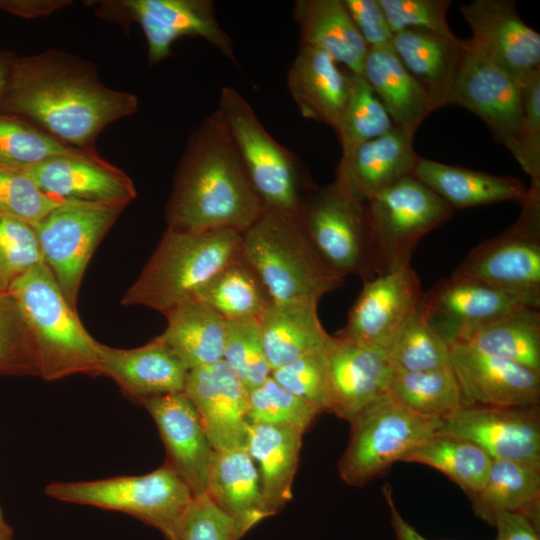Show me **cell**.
I'll use <instances>...</instances> for the list:
<instances>
[{
  "mask_svg": "<svg viewBox=\"0 0 540 540\" xmlns=\"http://www.w3.org/2000/svg\"><path fill=\"white\" fill-rule=\"evenodd\" d=\"M137 108L138 98L104 85L91 62L56 49L13 58L0 103V112L85 151H96L99 134Z\"/></svg>",
  "mask_w": 540,
  "mask_h": 540,
  "instance_id": "cell-1",
  "label": "cell"
},
{
  "mask_svg": "<svg viewBox=\"0 0 540 540\" xmlns=\"http://www.w3.org/2000/svg\"><path fill=\"white\" fill-rule=\"evenodd\" d=\"M263 210L219 111L191 133L165 209L167 229H231L241 234Z\"/></svg>",
  "mask_w": 540,
  "mask_h": 540,
  "instance_id": "cell-2",
  "label": "cell"
},
{
  "mask_svg": "<svg viewBox=\"0 0 540 540\" xmlns=\"http://www.w3.org/2000/svg\"><path fill=\"white\" fill-rule=\"evenodd\" d=\"M8 292L33 335L39 376L54 381L75 374L101 375V343L85 329L44 262L17 278Z\"/></svg>",
  "mask_w": 540,
  "mask_h": 540,
  "instance_id": "cell-3",
  "label": "cell"
},
{
  "mask_svg": "<svg viewBox=\"0 0 540 540\" xmlns=\"http://www.w3.org/2000/svg\"><path fill=\"white\" fill-rule=\"evenodd\" d=\"M242 234L231 229L165 230L121 304L163 314L194 293L241 253Z\"/></svg>",
  "mask_w": 540,
  "mask_h": 540,
  "instance_id": "cell-4",
  "label": "cell"
},
{
  "mask_svg": "<svg viewBox=\"0 0 540 540\" xmlns=\"http://www.w3.org/2000/svg\"><path fill=\"white\" fill-rule=\"evenodd\" d=\"M241 255L272 301L321 297L344 283L322 260L297 217L263 209L242 233Z\"/></svg>",
  "mask_w": 540,
  "mask_h": 540,
  "instance_id": "cell-5",
  "label": "cell"
},
{
  "mask_svg": "<svg viewBox=\"0 0 540 540\" xmlns=\"http://www.w3.org/2000/svg\"><path fill=\"white\" fill-rule=\"evenodd\" d=\"M218 109L263 209L297 217L317 185L307 167L268 133L248 101L234 88H222Z\"/></svg>",
  "mask_w": 540,
  "mask_h": 540,
  "instance_id": "cell-6",
  "label": "cell"
},
{
  "mask_svg": "<svg viewBox=\"0 0 540 540\" xmlns=\"http://www.w3.org/2000/svg\"><path fill=\"white\" fill-rule=\"evenodd\" d=\"M45 493L62 502L129 514L157 529L166 540H179L195 497L167 462L144 475L54 482L45 487Z\"/></svg>",
  "mask_w": 540,
  "mask_h": 540,
  "instance_id": "cell-7",
  "label": "cell"
},
{
  "mask_svg": "<svg viewBox=\"0 0 540 540\" xmlns=\"http://www.w3.org/2000/svg\"><path fill=\"white\" fill-rule=\"evenodd\" d=\"M297 218L314 249L334 272L363 280L378 275L366 203L338 182L316 185Z\"/></svg>",
  "mask_w": 540,
  "mask_h": 540,
  "instance_id": "cell-8",
  "label": "cell"
},
{
  "mask_svg": "<svg viewBox=\"0 0 540 540\" xmlns=\"http://www.w3.org/2000/svg\"><path fill=\"white\" fill-rule=\"evenodd\" d=\"M349 423L350 438L338 462V471L345 483L360 487L437 434L442 418L414 413L387 394L365 407Z\"/></svg>",
  "mask_w": 540,
  "mask_h": 540,
  "instance_id": "cell-9",
  "label": "cell"
},
{
  "mask_svg": "<svg viewBox=\"0 0 540 540\" xmlns=\"http://www.w3.org/2000/svg\"><path fill=\"white\" fill-rule=\"evenodd\" d=\"M452 275L485 283L540 308V187L529 186L516 222L473 248Z\"/></svg>",
  "mask_w": 540,
  "mask_h": 540,
  "instance_id": "cell-10",
  "label": "cell"
},
{
  "mask_svg": "<svg viewBox=\"0 0 540 540\" xmlns=\"http://www.w3.org/2000/svg\"><path fill=\"white\" fill-rule=\"evenodd\" d=\"M366 208L378 275L409 265L421 238L454 213L449 204L413 175L374 196L366 202Z\"/></svg>",
  "mask_w": 540,
  "mask_h": 540,
  "instance_id": "cell-11",
  "label": "cell"
},
{
  "mask_svg": "<svg viewBox=\"0 0 540 540\" xmlns=\"http://www.w3.org/2000/svg\"><path fill=\"white\" fill-rule=\"evenodd\" d=\"M124 208L120 205L66 201L32 226L44 263L75 310L87 265Z\"/></svg>",
  "mask_w": 540,
  "mask_h": 540,
  "instance_id": "cell-12",
  "label": "cell"
},
{
  "mask_svg": "<svg viewBox=\"0 0 540 540\" xmlns=\"http://www.w3.org/2000/svg\"><path fill=\"white\" fill-rule=\"evenodd\" d=\"M96 14L128 28L137 23L148 45V63L155 65L172 55L181 37H201L238 65L230 35L220 26L209 0H112L99 2Z\"/></svg>",
  "mask_w": 540,
  "mask_h": 540,
  "instance_id": "cell-13",
  "label": "cell"
},
{
  "mask_svg": "<svg viewBox=\"0 0 540 540\" xmlns=\"http://www.w3.org/2000/svg\"><path fill=\"white\" fill-rule=\"evenodd\" d=\"M450 104L474 113L497 142L513 157L517 154L524 117L520 83L487 58L471 39Z\"/></svg>",
  "mask_w": 540,
  "mask_h": 540,
  "instance_id": "cell-14",
  "label": "cell"
},
{
  "mask_svg": "<svg viewBox=\"0 0 540 540\" xmlns=\"http://www.w3.org/2000/svg\"><path fill=\"white\" fill-rule=\"evenodd\" d=\"M424 292L411 265L363 280L336 336L384 351L418 311Z\"/></svg>",
  "mask_w": 540,
  "mask_h": 540,
  "instance_id": "cell-15",
  "label": "cell"
},
{
  "mask_svg": "<svg viewBox=\"0 0 540 540\" xmlns=\"http://www.w3.org/2000/svg\"><path fill=\"white\" fill-rule=\"evenodd\" d=\"M438 433L471 441L493 460L540 468V408L467 405L442 418Z\"/></svg>",
  "mask_w": 540,
  "mask_h": 540,
  "instance_id": "cell-16",
  "label": "cell"
},
{
  "mask_svg": "<svg viewBox=\"0 0 540 540\" xmlns=\"http://www.w3.org/2000/svg\"><path fill=\"white\" fill-rule=\"evenodd\" d=\"M524 306L533 307L518 296L454 275L437 282L421 301L427 321L450 347L481 326Z\"/></svg>",
  "mask_w": 540,
  "mask_h": 540,
  "instance_id": "cell-17",
  "label": "cell"
},
{
  "mask_svg": "<svg viewBox=\"0 0 540 540\" xmlns=\"http://www.w3.org/2000/svg\"><path fill=\"white\" fill-rule=\"evenodd\" d=\"M474 45L521 81L540 68V34L520 18L511 0H473L460 6Z\"/></svg>",
  "mask_w": 540,
  "mask_h": 540,
  "instance_id": "cell-18",
  "label": "cell"
},
{
  "mask_svg": "<svg viewBox=\"0 0 540 540\" xmlns=\"http://www.w3.org/2000/svg\"><path fill=\"white\" fill-rule=\"evenodd\" d=\"M183 392L215 451L245 448L249 392L223 359L189 370Z\"/></svg>",
  "mask_w": 540,
  "mask_h": 540,
  "instance_id": "cell-19",
  "label": "cell"
},
{
  "mask_svg": "<svg viewBox=\"0 0 540 540\" xmlns=\"http://www.w3.org/2000/svg\"><path fill=\"white\" fill-rule=\"evenodd\" d=\"M23 172L58 200L125 207L137 196L132 179L97 151L59 156Z\"/></svg>",
  "mask_w": 540,
  "mask_h": 540,
  "instance_id": "cell-20",
  "label": "cell"
},
{
  "mask_svg": "<svg viewBox=\"0 0 540 540\" xmlns=\"http://www.w3.org/2000/svg\"><path fill=\"white\" fill-rule=\"evenodd\" d=\"M164 443L166 462L195 496L207 494L214 449L201 420L184 392L142 400Z\"/></svg>",
  "mask_w": 540,
  "mask_h": 540,
  "instance_id": "cell-21",
  "label": "cell"
},
{
  "mask_svg": "<svg viewBox=\"0 0 540 540\" xmlns=\"http://www.w3.org/2000/svg\"><path fill=\"white\" fill-rule=\"evenodd\" d=\"M327 357L328 412L350 422L369 404L388 394L394 370L382 351L331 336Z\"/></svg>",
  "mask_w": 540,
  "mask_h": 540,
  "instance_id": "cell-22",
  "label": "cell"
},
{
  "mask_svg": "<svg viewBox=\"0 0 540 540\" xmlns=\"http://www.w3.org/2000/svg\"><path fill=\"white\" fill-rule=\"evenodd\" d=\"M451 367L468 405H539L540 374L463 344L451 346Z\"/></svg>",
  "mask_w": 540,
  "mask_h": 540,
  "instance_id": "cell-23",
  "label": "cell"
},
{
  "mask_svg": "<svg viewBox=\"0 0 540 540\" xmlns=\"http://www.w3.org/2000/svg\"><path fill=\"white\" fill-rule=\"evenodd\" d=\"M414 135L394 126L346 156H341L335 181L355 198L367 202L402 178L412 175L419 159Z\"/></svg>",
  "mask_w": 540,
  "mask_h": 540,
  "instance_id": "cell-24",
  "label": "cell"
},
{
  "mask_svg": "<svg viewBox=\"0 0 540 540\" xmlns=\"http://www.w3.org/2000/svg\"><path fill=\"white\" fill-rule=\"evenodd\" d=\"M99 362L101 375L113 379L126 396L138 403L183 392L189 372L158 337L132 349L101 343Z\"/></svg>",
  "mask_w": 540,
  "mask_h": 540,
  "instance_id": "cell-25",
  "label": "cell"
},
{
  "mask_svg": "<svg viewBox=\"0 0 540 540\" xmlns=\"http://www.w3.org/2000/svg\"><path fill=\"white\" fill-rule=\"evenodd\" d=\"M391 47L428 94L434 109L450 105L469 49V39L448 38L423 29L393 34Z\"/></svg>",
  "mask_w": 540,
  "mask_h": 540,
  "instance_id": "cell-26",
  "label": "cell"
},
{
  "mask_svg": "<svg viewBox=\"0 0 540 540\" xmlns=\"http://www.w3.org/2000/svg\"><path fill=\"white\" fill-rule=\"evenodd\" d=\"M287 88L304 118L337 129L351 91V72L328 54L307 46L287 72Z\"/></svg>",
  "mask_w": 540,
  "mask_h": 540,
  "instance_id": "cell-27",
  "label": "cell"
},
{
  "mask_svg": "<svg viewBox=\"0 0 540 540\" xmlns=\"http://www.w3.org/2000/svg\"><path fill=\"white\" fill-rule=\"evenodd\" d=\"M207 495L232 521L238 540L271 516L257 467L245 448L214 451Z\"/></svg>",
  "mask_w": 540,
  "mask_h": 540,
  "instance_id": "cell-28",
  "label": "cell"
},
{
  "mask_svg": "<svg viewBox=\"0 0 540 540\" xmlns=\"http://www.w3.org/2000/svg\"><path fill=\"white\" fill-rule=\"evenodd\" d=\"M293 18L299 27L300 46L320 50L348 71L362 73L369 48L343 0H297Z\"/></svg>",
  "mask_w": 540,
  "mask_h": 540,
  "instance_id": "cell-29",
  "label": "cell"
},
{
  "mask_svg": "<svg viewBox=\"0 0 540 540\" xmlns=\"http://www.w3.org/2000/svg\"><path fill=\"white\" fill-rule=\"evenodd\" d=\"M318 303L314 298L272 301L261 314L263 346L271 371L328 343L331 336L321 324Z\"/></svg>",
  "mask_w": 540,
  "mask_h": 540,
  "instance_id": "cell-30",
  "label": "cell"
},
{
  "mask_svg": "<svg viewBox=\"0 0 540 540\" xmlns=\"http://www.w3.org/2000/svg\"><path fill=\"white\" fill-rule=\"evenodd\" d=\"M412 175L454 210L505 201L522 204L528 190L514 177L475 171L420 157Z\"/></svg>",
  "mask_w": 540,
  "mask_h": 540,
  "instance_id": "cell-31",
  "label": "cell"
},
{
  "mask_svg": "<svg viewBox=\"0 0 540 540\" xmlns=\"http://www.w3.org/2000/svg\"><path fill=\"white\" fill-rule=\"evenodd\" d=\"M303 433L288 426L249 424L245 449L257 467L263 498L271 516L292 498Z\"/></svg>",
  "mask_w": 540,
  "mask_h": 540,
  "instance_id": "cell-32",
  "label": "cell"
},
{
  "mask_svg": "<svg viewBox=\"0 0 540 540\" xmlns=\"http://www.w3.org/2000/svg\"><path fill=\"white\" fill-rule=\"evenodd\" d=\"M361 75L396 127L415 135L435 110L426 91L403 66L391 45L369 48Z\"/></svg>",
  "mask_w": 540,
  "mask_h": 540,
  "instance_id": "cell-33",
  "label": "cell"
},
{
  "mask_svg": "<svg viewBox=\"0 0 540 540\" xmlns=\"http://www.w3.org/2000/svg\"><path fill=\"white\" fill-rule=\"evenodd\" d=\"M164 315L167 327L157 337L188 370L222 360L226 320L214 310L190 297Z\"/></svg>",
  "mask_w": 540,
  "mask_h": 540,
  "instance_id": "cell-34",
  "label": "cell"
},
{
  "mask_svg": "<svg viewBox=\"0 0 540 540\" xmlns=\"http://www.w3.org/2000/svg\"><path fill=\"white\" fill-rule=\"evenodd\" d=\"M474 513L494 525L501 513H520L539 523L540 468L493 460L482 487L470 497Z\"/></svg>",
  "mask_w": 540,
  "mask_h": 540,
  "instance_id": "cell-35",
  "label": "cell"
},
{
  "mask_svg": "<svg viewBox=\"0 0 540 540\" xmlns=\"http://www.w3.org/2000/svg\"><path fill=\"white\" fill-rule=\"evenodd\" d=\"M457 344L540 374V310L517 308L481 326Z\"/></svg>",
  "mask_w": 540,
  "mask_h": 540,
  "instance_id": "cell-36",
  "label": "cell"
},
{
  "mask_svg": "<svg viewBox=\"0 0 540 540\" xmlns=\"http://www.w3.org/2000/svg\"><path fill=\"white\" fill-rule=\"evenodd\" d=\"M225 320L259 318L272 299L262 281L238 255L193 295Z\"/></svg>",
  "mask_w": 540,
  "mask_h": 540,
  "instance_id": "cell-37",
  "label": "cell"
},
{
  "mask_svg": "<svg viewBox=\"0 0 540 540\" xmlns=\"http://www.w3.org/2000/svg\"><path fill=\"white\" fill-rule=\"evenodd\" d=\"M402 461L439 470L470 497L484 484L493 459L471 441L437 433L414 447Z\"/></svg>",
  "mask_w": 540,
  "mask_h": 540,
  "instance_id": "cell-38",
  "label": "cell"
},
{
  "mask_svg": "<svg viewBox=\"0 0 540 540\" xmlns=\"http://www.w3.org/2000/svg\"><path fill=\"white\" fill-rule=\"evenodd\" d=\"M388 394L426 417L443 418L468 405L451 365L416 372L394 371Z\"/></svg>",
  "mask_w": 540,
  "mask_h": 540,
  "instance_id": "cell-39",
  "label": "cell"
},
{
  "mask_svg": "<svg viewBox=\"0 0 540 540\" xmlns=\"http://www.w3.org/2000/svg\"><path fill=\"white\" fill-rule=\"evenodd\" d=\"M85 151L67 145L30 121L0 112V166L23 171L52 158Z\"/></svg>",
  "mask_w": 540,
  "mask_h": 540,
  "instance_id": "cell-40",
  "label": "cell"
},
{
  "mask_svg": "<svg viewBox=\"0 0 540 540\" xmlns=\"http://www.w3.org/2000/svg\"><path fill=\"white\" fill-rule=\"evenodd\" d=\"M382 353L397 372L425 371L451 365V347L431 327L421 304Z\"/></svg>",
  "mask_w": 540,
  "mask_h": 540,
  "instance_id": "cell-41",
  "label": "cell"
},
{
  "mask_svg": "<svg viewBox=\"0 0 540 540\" xmlns=\"http://www.w3.org/2000/svg\"><path fill=\"white\" fill-rule=\"evenodd\" d=\"M380 99L361 74L351 72V91L335 133L346 156L394 127Z\"/></svg>",
  "mask_w": 540,
  "mask_h": 540,
  "instance_id": "cell-42",
  "label": "cell"
},
{
  "mask_svg": "<svg viewBox=\"0 0 540 540\" xmlns=\"http://www.w3.org/2000/svg\"><path fill=\"white\" fill-rule=\"evenodd\" d=\"M222 359L248 392L270 377L259 318L226 320Z\"/></svg>",
  "mask_w": 540,
  "mask_h": 540,
  "instance_id": "cell-43",
  "label": "cell"
},
{
  "mask_svg": "<svg viewBox=\"0 0 540 540\" xmlns=\"http://www.w3.org/2000/svg\"><path fill=\"white\" fill-rule=\"evenodd\" d=\"M0 374L40 375L33 335L9 292L0 293Z\"/></svg>",
  "mask_w": 540,
  "mask_h": 540,
  "instance_id": "cell-44",
  "label": "cell"
},
{
  "mask_svg": "<svg viewBox=\"0 0 540 540\" xmlns=\"http://www.w3.org/2000/svg\"><path fill=\"white\" fill-rule=\"evenodd\" d=\"M318 414L313 406L287 391L271 376L248 395L249 424L288 426L305 432Z\"/></svg>",
  "mask_w": 540,
  "mask_h": 540,
  "instance_id": "cell-45",
  "label": "cell"
},
{
  "mask_svg": "<svg viewBox=\"0 0 540 540\" xmlns=\"http://www.w3.org/2000/svg\"><path fill=\"white\" fill-rule=\"evenodd\" d=\"M327 344L272 370L270 375L319 413L328 412L330 403Z\"/></svg>",
  "mask_w": 540,
  "mask_h": 540,
  "instance_id": "cell-46",
  "label": "cell"
},
{
  "mask_svg": "<svg viewBox=\"0 0 540 540\" xmlns=\"http://www.w3.org/2000/svg\"><path fill=\"white\" fill-rule=\"evenodd\" d=\"M44 262L33 227L0 215V292L34 266Z\"/></svg>",
  "mask_w": 540,
  "mask_h": 540,
  "instance_id": "cell-47",
  "label": "cell"
},
{
  "mask_svg": "<svg viewBox=\"0 0 540 540\" xmlns=\"http://www.w3.org/2000/svg\"><path fill=\"white\" fill-rule=\"evenodd\" d=\"M64 202L44 193L23 171L0 166V215L33 226Z\"/></svg>",
  "mask_w": 540,
  "mask_h": 540,
  "instance_id": "cell-48",
  "label": "cell"
},
{
  "mask_svg": "<svg viewBox=\"0 0 540 540\" xmlns=\"http://www.w3.org/2000/svg\"><path fill=\"white\" fill-rule=\"evenodd\" d=\"M378 2L393 34L408 29H423L448 38L457 37L447 21L450 0H378Z\"/></svg>",
  "mask_w": 540,
  "mask_h": 540,
  "instance_id": "cell-49",
  "label": "cell"
},
{
  "mask_svg": "<svg viewBox=\"0 0 540 540\" xmlns=\"http://www.w3.org/2000/svg\"><path fill=\"white\" fill-rule=\"evenodd\" d=\"M523 106V130L514 156L531 179L530 186L540 187V68L520 82Z\"/></svg>",
  "mask_w": 540,
  "mask_h": 540,
  "instance_id": "cell-50",
  "label": "cell"
},
{
  "mask_svg": "<svg viewBox=\"0 0 540 540\" xmlns=\"http://www.w3.org/2000/svg\"><path fill=\"white\" fill-rule=\"evenodd\" d=\"M179 540H238L232 521L207 494L195 496L184 517Z\"/></svg>",
  "mask_w": 540,
  "mask_h": 540,
  "instance_id": "cell-51",
  "label": "cell"
},
{
  "mask_svg": "<svg viewBox=\"0 0 540 540\" xmlns=\"http://www.w3.org/2000/svg\"><path fill=\"white\" fill-rule=\"evenodd\" d=\"M368 48L391 45L393 33L378 0H343Z\"/></svg>",
  "mask_w": 540,
  "mask_h": 540,
  "instance_id": "cell-52",
  "label": "cell"
},
{
  "mask_svg": "<svg viewBox=\"0 0 540 540\" xmlns=\"http://www.w3.org/2000/svg\"><path fill=\"white\" fill-rule=\"evenodd\" d=\"M493 540H540L539 523L520 513H501L495 519Z\"/></svg>",
  "mask_w": 540,
  "mask_h": 540,
  "instance_id": "cell-53",
  "label": "cell"
},
{
  "mask_svg": "<svg viewBox=\"0 0 540 540\" xmlns=\"http://www.w3.org/2000/svg\"><path fill=\"white\" fill-rule=\"evenodd\" d=\"M71 4L66 0H0V10L25 18L48 15Z\"/></svg>",
  "mask_w": 540,
  "mask_h": 540,
  "instance_id": "cell-54",
  "label": "cell"
},
{
  "mask_svg": "<svg viewBox=\"0 0 540 540\" xmlns=\"http://www.w3.org/2000/svg\"><path fill=\"white\" fill-rule=\"evenodd\" d=\"M383 494L391 515V524L397 540H427L414 527H412L398 512L395 506L391 487L383 486Z\"/></svg>",
  "mask_w": 540,
  "mask_h": 540,
  "instance_id": "cell-55",
  "label": "cell"
},
{
  "mask_svg": "<svg viewBox=\"0 0 540 540\" xmlns=\"http://www.w3.org/2000/svg\"><path fill=\"white\" fill-rule=\"evenodd\" d=\"M13 58L0 56V103L5 93Z\"/></svg>",
  "mask_w": 540,
  "mask_h": 540,
  "instance_id": "cell-56",
  "label": "cell"
},
{
  "mask_svg": "<svg viewBox=\"0 0 540 540\" xmlns=\"http://www.w3.org/2000/svg\"><path fill=\"white\" fill-rule=\"evenodd\" d=\"M0 540H13V529L7 522L0 505Z\"/></svg>",
  "mask_w": 540,
  "mask_h": 540,
  "instance_id": "cell-57",
  "label": "cell"
},
{
  "mask_svg": "<svg viewBox=\"0 0 540 540\" xmlns=\"http://www.w3.org/2000/svg\"><path fill=\"white\" fill-rule=\"evenodd\" d=\"M1 293V292H0Z\"/></svg>",
  "mask_w": 540,
  "mask_h": 540,
  "instance_id": "cell-58",
  "label": "cell"
}]
</instances>
